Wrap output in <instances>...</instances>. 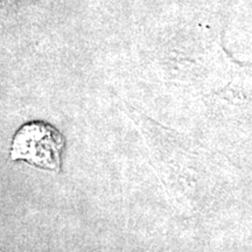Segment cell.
<instances>
[{
	"label": "cell",
	"instance_id": "obj_1",
	"mask_svg": "<svg viewBox=\"0 0 252 252\" xmlns=\"http://www.w3.org/2000/svg\"><path fill=\"white\" fill-rule=\"evenodd\" d=\"M65 149V138L46 122H31L21 126L13 137L11 159L46 171L60 172Z\"/></svg>",
	"mask_w": 252,
	"mask_h": 252
}]
</instances>
